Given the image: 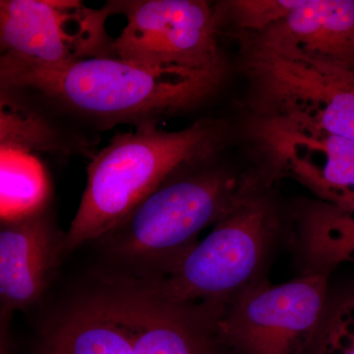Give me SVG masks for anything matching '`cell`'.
Listing matches in <instances>:
<instances>
[{"label":"cell","mask_w":354,"mask_h":354,"mask_svg":"<svg viewBox=\"0 0 354 354\" xmlns=\"http://www.w3.org/2000/svg\"><path fill=\"white\" fill-rule=\"evenodd\" d=\"M1 90L50 118L65 116L93 128H135L201 106L216 95L227 75L165 71L114 55L58 66L0 60Z\"/></svg>","instance_id":"obj_1"},{"label":"cell","mask_w":354,"mask_h":354,"mask_svg":"<svg viewBox=\"0 0 354 354\" xmlns=\"http://www.w3.org/2000/svg\"><path fill=\"white\" fill-rule=\"evenodd\" d=\"M216 157L179 167L97 239L106 257L124 270L109 279L147 281L165 276L197 243L202 230L257 187L216 164Z\"/></svg>","instance_id":"obj_2"},{"label":"cell","mask_w":354,"mask_h":354,"mask_svg":"<svg viewBox=\"0 0 354 354\" xmlns=\"http://www.w3.org/2000/svg\"><path fill=\"white\" fill-rule=\"evenodd\" d=\"M225 130L221 121L204 118L177 131L145 125L116 134L91 158L65 252L108 234L179 167L218 153Z\"/></svg>","instance_id":"obj_3"},{"label":"cell","mask_w":354,"mask_h":354,"mask_svg":"<svg viewBox=\"0 0 354 354\" xmlns=\"http://www.w3.org/2000/svg\"><path fill=\"white\" fill-rule=\"evenodd\" d=\"M278 228L272 202L255 187L165 276L127 281L165 301L203 305L221 313L236 293L257 279Z\"/></svg>","instance_id":"obj_4"},{"label":"cell","mask_w":354,"mask_h":354,"mask_svg":"<svg viewBox=\"0 0 354 354\" xmlns=\"http://www.w3.org/2000/svg\"><path fill=\"white\" fill-rule=\"evenodd\" d=\"M327 290L328 272L306 271L281 285L254 279L221 310L218 342L241 354H304L320 334Z\"/></svg>","instance_id":"obj_5"},{"label":"cell","mask_w":354,"mask_h":354,"mask_svg":"<svg viewBox=\"0 0 354 354\" xmlns=\"http://www.w3.org/2000/svg\"><path fill=\"white\" fill-rule=\"evenodd\" d=\"M256 116L354 142V73L335 65L246 48Z\"/></svg>","instance_id":"obj_6"},{"label":"cell","mask_w":354,"mask_h":354,"mask_svg":"<svg viewBox=\"0 0 354 354\" xmlns=\"http://www.w3.org/2000/svg\"><path fill=\"white\" fill-rule=\"evenodd\" d=\"M127 25L111 55L165 71L227 75L218 7L204 0L115 1Z\"/></svg>","instance_id":"obj_7"},{"label":"cell","mask_w":354,"mask_h":354,"mask_svg":"<svg viewBox=\"0 0 354 354\" xmlns=\"http://www.w3.org/2000/svg\"><path fill=\"white\" fill-rule=\"evenodd\" d=\"M113 14L115 1L93 9L74 0H1V60L58 66L113 55L106 21Z\"/></svg>","instance_id":"obj_8"},{"label":"cell","mask_w":354,"mask_h":354,"mask_svg":"<svg viewBox=\"0 0 354 354\" xmlns=\"http://www.w3.org/2000/svg\"><path fill=\"white\" fill-rule=\"evenodd\" d=\"M251 129L279 171L323 202L354 209V142L263 116L254 118Z\"/></svg>","instance_id":"obj_9"},{"label":"cell","mask_w":354,"mask_h":354,"mask_svg":"<svg viewBox=\"0 0 354 354\" xmlns=\"http://www.w3.org/2000/svg\"><path fill=\"white\" fill-rule=\"evenodd\" d=\"M60 232L46 207L2 218L0 227L1 321L36 304L48 290L65 252Z\"/></svg>","instance_id":"obj_10"},{"label":"cell","mask_w":354,"mask_h":354,"mask_svg":"<svg viewBox=\"0 0 354 354\" xmlns=\"http://www.w3.org/2000/svg\"><path fill=\"white\" fill-rule=\"evenodd\" d=\"M247 46L335 65L354 73V0H301Z\"/></svg>","instance_id":"obj_11"},{"label":"cell","mask_w":354,"mask_h":354,"mask_svg":"<svg viewBox=\"0 0 354 354\" xmlns=\"http://www.w3.org/2000/svg\"><path fill=\"white\" fill-rule=\"evenodd\" d=\"M133 342L127 291L106 279L58 314L44 333L39 354H133Z\"/></svg>","instance_id":"obj_12"},{"label":"cell","mask_w":354,"mask_h":354,"mask_svg":"<svg viewBox=\"0 0 354 354\" xmlns=\"http://www.w3.org/2000/svg\"><path fill=\"white\" fill-rule=\"evenodd\" d=\"M114 281L124 286L129 297L133 354H216L218 315L213 309L172 304L129 281Z\"/></svg>","instance_id":"obj_13"},{"label":"cell","mask_w":354,"mask_h":354,"mask_svg":"<svg viewBox=\"0 0 354 354\" xmlns=\"http://www.w3.org/2000/svg\"><path fill=\"white\" fill-rule=\"evenodd\" d=\"M300 244L307 271L329 272L341 263H354V209L309 204L300 215Z\"/></svg>","instance_id":"obj_14"},{"label":"cell","mask_w":354,"mask_h":354,"mask_svg":"<svg viewBox=\"0 0 354 354\" xmlns=\"http://www.w3.org/2000/svg\"><path fill=\"white\" fill-rule=\"evenodd\" d=\"M44 167L34 153L1 148L2 206L20 205V216L46 207L41 198Z\"/></svg>","instance_id":"obj_15"},{"label":"cell","mask_w":354,"mask_h":354,"mask_svg":"<svg viewBox=\"0 0 354 354\" xmlns=\"http://www.w3.org/2000/svg\"><path fill=\"white\" fill-rule=\"evenodd\" d=\"M301 0H239L225 2L221 9L230 14L237 27L256 35L285 18Z\"/></svg>","instance_id":"obj_16"},{"label":"cell","mask_w":354,"mask_h":354,"mask_svg":"<svg viewBox=\"0 0 354 354\" xmlns=\"http://www.w3.org/2000/svg\"><path fill=\"white\" fill-rule=\"evenodd\" d=\"M6 337L1 333V354H9L6 346Z\"/></svg>","instance_id":"obj_17"}]
</instances>
